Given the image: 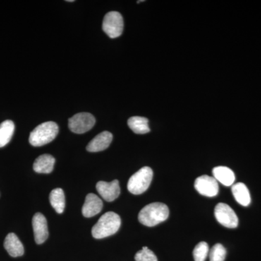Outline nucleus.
<instances>
[{
    "label": "nucleus",
    "mask_w": 261,
    "mask_h": 261,
    "mask_svg": "<svg viewBox=\"0 0 261 261\" xmlns=\"http://www.w3.org/2000/svg\"><path fill=\"white\" fill-rule=\"evenodd\" d=\"M96 188L99 195L108 202H113L118 198L121 193L119 181L118 180H113L111 182H97Z\"/></svg>",
    "instance_id": "9"
},
{
    "label": "nucleus",
    "mask_w": 261,
    "mask_h": 261,
    "mask_svg": "<svg viewBox=\"0 0 261 261\" xmlns=\"http://www.w3.org/2000/svg\"><path fill=\"white\" fill-rule=\"evenodd\" d=\"M209 247L205 242H200L194 249L193 256L195 261H205L208 255Z\"/></svg>",
    "instance_id": "20"
},
{
    "label": "nucleus",
    "mask_w": 261,
    "mask_h": 261,
    "mask_svg": "<svg viewBox=\"0 0 261 261\" xmlns=\"http://www.w3.org/2000/svg\"><path fill=\"white\" fill-rule=\"evenodd\" d=\"M213 174L216 181L226 187L232 186L235 181V175L232 170L226 166H218L213 169Z\"/></svg>",
    "instance_id": "15"
},
{
    "label": "nucleus",
    "mask_w": 261,
    "mask_h": 261,
    "mask_svg": "<svg viewBox=\"0 0 261 261\" xmlns=\"http://www.w3.org/2000/svg\"><path fill=\"white\" fill-rule=\"evenodd\" d=\"M14 130V123L10 120H7L0 123V148L9 143Z\"/></svg>",
    "instance_id": "19"
},
{
    "label": "nucleus",
    "mask_w": 261,
    "mask_h": 261,
    "mask_svg": "<svg viewBox=\"0 0 261 261\" xmlns=\"http://www.w3.org/2000/svg\"><path fill=\"white\" fill-rule=\"evenodd\" d=\"M215 216L220 224L228 228L238 227L239 219L233 209L227 204L220 202L215 207Z\"/></svg>",
    "instance_id": "7"
},
{
    "label": "nucleus",
    "mask_w": 261,
    "mask_h": 261,
    "mask_svg": "<svg viewBox=\"0 0 261 261\" xmlns=\"http://www.w3.org/2000/svg\"><path fill=\"white\" fill-rule=\"evenodd\" d=\"M226 256V250L221 244H216L211 248L209 257L210 261H224Z\"/></svg>",
    "instance_id": "21"
},
{
    "label": "nucleus",
    "mask_w": 261,
    "mask_h": 261,
    "mask_svg": "<svg viewBox=\"0 0 261 261\" xmlns=\"http://www.w3.org/2000/svg\"><path fill=\"white\" fill-rule=\"evenodd\" d=\"M113 141V135L111 132H103L96 136L87 146V150L90 152H100L111 145Z\"/></svg>",
    "instance_id": "12"
},
{
    "label": "nucleus",
    "mask_w": 261,
    "mask_h": 261,
    "mask_svg": "<svg viewBox=\"0 0 261 261\" xmlns=\"http://www.w3.org/2000/svg\"><path fill=\"white\" fill-rule=\"evenodd\" d=\"M4 247L10 256H22L24 253L23 244L14 233H8L5 240Z\"/></svg>",
    "instance_id": "13"
},
{
    "label": "nucleus",
    "mask_w": 261,
    "mask_h": 261,
    "mask_svg": "<svg viewBox=\"0 0 261 261\" xmlns=\"http://www.w3.org/2000/svg\"><path fill=\"white\" fill-rule=\"evenodd\" d=\"M128 125L130 129L138 135H145L150 132L148 119L144 117H132L128 120Z\"/></svg>",
    "instance_id": "17"
},
{
    "label": "nucleus",
    "mask_w": 261,
    "mask_h": 261,
    "mask_svg": "<svg viewBox=\"0 0 261 261\" xmlns=\"http://www.w3.org/2000/svg\"><path fill=\"white\" fill-rule=\"evenodd\" d=\"M95 118L89 113H80L68 120V127L75 134H84L93 128Z\"/></svg>",
    "instance_id": "6"
},
{
    "label": "nucleus",
    "mask_w": 261,
    "mask_h": 261,
    "mask_svg": "<svg viewBox=\"0 0 261 261\" xmlns=\"http://www.w3.org/2000/svg\"><path fill=\"white\" fill-rule=\"evenodd\" d=\"M102 30L111 39L120 37L123 33V20L118 12H109L102 22Z\"/></svg>",
    "instance_id": "5"
},
{
    "label": "nucleus",
    "mask_w": 261,
    "mask_h": 261,
    "mask_svg": "<svg viewBox=\"0 0 261 261\" xmlns=\"http://www.w3.org/2000/svg\"><path fill=\"white\" fill-rule=\"evenodd\" d=\"M231 192H232L233 197L239 204L245 207L250 205L251 202V197H250L248 188L245 184L241 182L234 184L232 185Z\"/></svg>",
    "instance_id": "16"
},
{
    "label": "nucleus",
    "mask_w": 261,
    "mask_h": 261,
    "mask_svg": "<svg viewBox=\"0 0 261 261\" xmlns=\"http://www.w3.org/2000/svg\"><path fill=\"white\" fill-rule=\"evenodd\" d=\"M136 261H158L157 257L148 247H144L135 255Z\"/></svg>",
    "instance_id": "22"
},
{
    "label": "nucleus",
    "mask_w": 261,
    "mask_h": 261,
    "mask_svg": "<svg viewBox=\"0 0 261 261\" xmlns=\"http://www.w3.org/2000/svg\"><path fill=\"white\" fill-rule=\"evenodd\" d=\"M56 159L49 154H44L38 157L34 161L33 168L39 173H49L53 171Z\"/></svg>",
    "instance_id": "14"
},
{
    "label": "nucleus",
    "mask_w": 261,
    "mask_h": 261,
    "mask_svg": "<svg viewBox=\"0 0 261 261\" xmlns=\"http://www.w3.org/2000/svg\"><path fill=\"white\" fill-rule=\"evenodd\" d=\"M195 188L200 195L206 197H215L219 194V182L216 178L203 175L196 178Z\"/></svg>",
    "instance_id": "8"
},
{
    "label": "nucleus",
    "mask_w": 261,
    "mask_h": 261,
    "mask_svg": "<svg viewBox=\"0 0 261 261\" xmlns=\"http://www.w3.org/2000/svg\"><path fill=\"white\" fill-rule=\"evenodd\" d=\"M58 124L53 121L44 122L31 132L29 142L34 147H42L51 142L58 135Z\"/></svg>",
    "instance_id": "3"
},
{
    "label": "nucleus",
    "mask_w": 261,
    "mask_h": 261,
    "mask_svg": "<svg viewBox=\"0 0 261 261\" xmlns=\"http://www.w3.org/2000/svg\"><path fill=\"white\" fill-rule=\"evenodd\" d=\"M121 220L119 215L110 211L101 216L92 228L94 238L103 239L115 234L121 227Z\"/></svg>",
    "instance_id": "2"
},
{
    "label": "nucleus",
    "mask_w": 261,
    "mask_h": 261,
    "mask_svg": "<svg viewBox=\"0 0 261 261\" xmlns=\"http://www.w3.org/2000/svg\"><path fill=\"white\" fill-rule=\"evenodd\" d=\"M153 177V171L145 166L132 175L127 184L128 191L133 195H138L147 191Z\"/></svg>",
    "instance_id": "4"
},
{
    "label": "nucleus",
    "mask_w": 261,
    "mask_h": 261,
    "mask_svg": "<svg viewBox=\"0 0 261 261\" xmlns=\"http://www.w3.org/2000/svg\"><path fill=\"white\" fill-rule=\"evenodd\" d=\"M102 200L94 194L89 193L86 197L85 202L82 207V214L85 218H91L96 216L102 210Z\"/></svg>",
    "instance_id": "11"
},
{
    "label": "nucleus",
    "mask_w": 261,
    "mask_h": 261,
    "mask_svg": "<svg viewBox=\"0 0 261 261\" xmlns=\"http://www.w3.org/2000/svg\"><path fill=\"white\" fill-rule=\"evenodd\" d=\"M33 229H34V239L38 245L44 243L47 240L48 232L47 219L41 213H37L32 219Z\"/></svg>",
    "instance_id": "10"
},
{
    "label": "nucleus",
    "mask_w": 261,
    "mask_h": 261,
    "mask_svg": "<svg viewBox=\"0 0 261 261\" xmlns=\"http://www.w3.org/2000/svg\"><path fill=\"white\" fill-rule=\"evenodd\" d=\"M49 202L51 207L58 214H63L65 210V200L64 192L61 188L53 190L49 195Z\"/></svg>",
    "instance_id": "18"
},
{
    "label": "nucleus",
    "mask_w": 261,
    "mask_h": 261,
    "mask_svg": "<svg viewBox=\"0 0 261 261\" xmlns=\"http://www.w3.org/2000/svg\"><path fill=\"white\" fill-rule=\"evenodd\" d=\"M169 209L162 202H153L146 205L139 214L138 219L141 224L152 227L167 220Z\"/></svg>",
    "instance_id": "1"
}]
</instances>
